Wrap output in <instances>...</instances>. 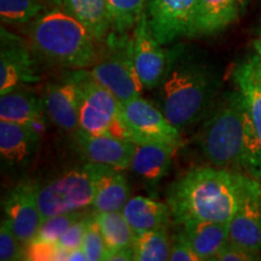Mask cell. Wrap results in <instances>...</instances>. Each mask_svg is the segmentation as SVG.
Here are the masks:
<instances>
[{
  "label": "cell",
  "mask_w": 261,
  "mask_h": 261,
  "mask_svg": "<svg viewBox=\"0 0 261 261\" xmlns=\"http://www.w3.org/2000/svg\"><path fill=\"white\" fill-rule=\"evenodd\" d=\"M104 166L87 162L61 172L44 182H35L42 221L54 215L86 211L92 207L97 181Z\"/></svg>",
  "instance_id": "5b68a950"
},
{
  "label": "cell",
  "mask_w": 261,
  "mask_h": 261,
  "mask_svg": "<svg viewBox=\"0 0 261 261\" xmlns=\"http://www.w3.org/2000/svg\"><path fill=\"white\" fill-rule=\"evenodd\" d=\"M107 261H129L133 260V249L107 250Z\"/></svg>",
  "instance_id": "d590c367"
},
{
  "label": "cell",
  "mask_w": 261,
  "mask_h": 261,
  "mask_svg": "<svg viewBox=\"0 0 261 261\" xmlns=\"http://www.w3.org/2000/svg\"><path fill=\"white\" fill-rule=\"evenodd\" d=\"M61 8L76 18L100 45L114 32L108 0H62Z\"/></svg>",
  "instance_id": "ffe728a7"
},
{
  "label": "cell",
  "mask_w": 261,
  "mask_h": 261,
  "mask_svg": "<svg viewBox=\"0 0 261 261\" xmlns=\"http://www.w3.org/2000/svg\"><path fill=\"white\" fill-rule=\"evenodd\" d=\"M85 254H86L89 261H100L106 260L107 244L104 241L100 228L98 226L96 219H94V212L92 219L90 220L87 226L86 233H85L83 247Z\"/></svg>",
  "instance_id": "4dcf8cb0"
},
{
  "label": "cell",
  "mask_w": 261,
  "mask_h": 261,
  "mask_svg": "<svg viewBox=\"0 0 261 261\" xmlns=\"http://www.w3.org/2000/svg\"><path fill=\"white\" fill-rule=\"evenodd\" d=\"M197 0H149L146 15L150 29L161 45L192 38Z\"/></svg>",
  "instance_id": "8fae6325"
},
{
  "label": "cell",
  "mask_w": 261,
  "mask_h": 261,
  "mask_svg": "<svg viewBox=\"0 0 261 261\" xmlns=\"http://www.w3.org/2000/svg\"><path fill=\"white\" fill-rule=\"evenodd\" d=\"M129 200V187L121 169L104 166L97 181L93 212L122 211Z\"/></svg>",
  "instance_id": "cb8c5ba5"
},
{
  "label": "cell",
  "mask_w": 261,
  "mask_h": 261,
  "mask_svg": "<svg viewBox=\"0 0 261 261\" xmlns=\"http://www.w3.org/2000/svg\"><path fill=\"white\" fill-rule=\"evenodd\" d=\"M46 9L44 0H0V18L5 25L24 27Z\"/></svg>",
  "instance_id": "484cf974"
},
{
  "label": "cell",
  "mask_w": 261,
  "mask_h": 261,
  "mask_svg": "<svg viewBox=\"0 0 261 261\" xmlns=\"http://www.w3.org/2000/svg\"><path fill=\"white\" fill-rule=\"evenodd\" d=\"M0 260L18 261L25 260V247L16 236L8 218L0 224Z\"/></svg>",
  "instance_id": "f546056e"
},
{
  "label": "cell",
  "mask_w": 261,
  "mask_h": 261,
  "mask_svg": "<svg viewBox=\"0 0 261 261\" xmlns=\"http://www.w3.org/2000/svg\"><path fill=\"white\" fill-rule=\"evenodd\" d=\"M81 71L83 69L73 70L64 79L48 83L45 87L42 100L46 115L65 132L74 133L79 128Z\"/></svg>",
  "instance_id": "7c38bea8"
},
{
  "label": "cell",
  "mask_w": 261,
  "mask_h": 261,
  "mask_svg": "<svg viewBox=\"0 0 261 261\" xmlns=\"http://www.w3.org/2000/svg\"><path fill=\"white\" fill-rule=\"evenodd\" d=\"M120 119L136 144L161 143L178 149L181 145L180 130L168 121L159 107L137 97L120 106Z\"/></svg>",
  "instance_id": "ba28073f"
},
{
  "label": "cell",
  "mask_w": 261,
  "mask_h": 261,
  "mask_svg": "<svg viewBox=\"0 0 261 261\" xmlns=\"http://www.w3.org/2000/svg\"><path fill=\"white\" fill-rule=\"evenodd\" d=\"M228 240L248 249L261 250V181L247 177L238 208L230 220Z\"/></svg>",
  "instance_id": "4fadbf2b"
},
{
  "label": "cell",
  "mask_w": 261,
  "mask_h": 261,
  "mask_svg": "<svg viewBox=\"0 0 261 261\" xmlns=\"http://www.w3.org/2000/svg\"><path fill=\"white\" fill-rule=\"evenodd\" d=\"M122 213L136 234L166 228L172 218L167 203L144 196L130 197L122 208Z\"/></svg>",
  "instance_id": "44dd1931"
},
{
  "label": "cell",
  "mask_w": 261,
  "mask_h": 261,
  "mask_svg": "<svg viewBox=\"0 0 261 261\" xmlns=\"http://www.w3.org/2000/svg\"><path fill=\"white\" fill-rule=\"evenodd\" d=\"M169 261H201L197 254L178 237L173 238L169 248Z\"/></svg>",
  "instance_id": "e575fe53"
},
{
  "label": "cell",
  "mask_w": 261,
  "mask_h": 261,
  "mask_svg": "<svg viewBox=\"0 0 261 261\" xmlns=\"http://www.w3.org/2000/svg\"><path fill=\"white\" fill-rule=\"evenodd\" d=\"M198 143L214 167L261 181V140L240 90L224 94L202 126Z\"/></svg>",
  "instance_id": "6da1fadb"
},
{
  "label": "cell",
  "mask_w": 261,
  "mask_h": 261,
  "mask_svg": "<svg viewBox=\"0 0 261 261\" xmlns=\"http://www.w3.org/2000/svg\"><path fill=\"white\" fill-rule=\"evenodd\" d=\"M247 177L208 166L189 169L168 189L167 204L174 224L188 220L228 223L240 204Z\"/></svg>",
  "instance_id": "7a4b0ae2"
},
{
  "label": "cell",
  "mask_w": 261,
  "mask_h": 261,
  "mask_svg": "<svg viewBox=\"0 0 261 261\" xmlns=\"http://www.w3.org/2000/svg\"><path fill=\"white\" fill-rule=\"evenodd\" d=\"M58 250L57 243L32 240L25 244V260H56Z\"/></svg>",
  "instance_id": "836d02e7"
},
{
  "label": "cell",
  "mask_w": 261,
  "mask_h": 261,
  "mask_svg": "<svg viewBox=\"0 0 261 261\" xmlns=\"http://www.w3.org/2000/svg\"><path fill=\"white\" fill-rule=\"evenodd\" d=\"M40 133L32 127L0 120V155L10 167L24 166L38 150Z\"/></svg>",
  "instance_id": "e0dca14e"
},
{
  "label": "cell",
  "mask_w": 261,
  "mask_h": 261,
  "mask_svg": "<svg viewBox=\"0 0 261 261\" xmlns=\"http://www.w3.org/2000/svg\"><path fill=\"white\" fill-rule=\"evenodd\" d=\"M169 248L171 243L166 228L136 234L132 248L133 260L166 261L169 257Z\"/></svg>",
  "instance_id": "4316f807"
},
{
  "label": "cell",
  "mask_w": 261,
  "mask_h": 261,
  "mask_svg": "<svg viewBox=\"0 0 261 261\" xmlns=\"http://www.w3.org/2000/svg\"><path fill=\"white\" fill-rule=\"evenodd\" d=\"M87 213L85 211L71 212V213H64L54 215L42 221L40 228H39L37 236L33 240L42 241V242L57 243L62 234L81 218L85 217Z\"/></svg>",
  "instance_id": "f1b7e54d"
},
{
  "label": "cell",
  "mask_w": 261,
  "mask_h": 261,
  "mask_svg": "<svg viewBox=\"0 0 261 261\" xmlns=\"http://www.w3.org/2000/svg\"><path fill=\"white\" fill-rule=\"evenodd\" d=\"M68 261H89V259H87L83 248H77V249L70 250L68 254Z\"/></svg>",
  "instance_id": "8d00e7d4"
},
{
  "label": "cell",
  "mask_w": 261,
  "mask_h": 261,
  "mask_svg": "<svg viewBox=\"0 0 261 261\" xmlns=\"http://www.w3.org/2000/svg\"><path fill=\"white\" fill-rule=\"evenodd\" d=\"M35 54L21 37L2 25L0 45V94L18 89L23 84L39 81Z\"/></svg>",
  "instance_id": "30bf717a"
},
{
  "label": "cell",
  "mask_w": 261,
  "mask_h": 261,
  "mask_svg": "<svg viewBox=\"0 0 261 261\" xmlns=\"http://www.w3.org/2000/svg\"><path fill=\"white\" fill-rule=\"evenodd\" d=\"M47 6H61L62 0H44Z\"/></svg>",
  "instance_id": "ab89813d"
},
{
  "label": "cell",
  "mask_w": 261,
  "mask_h": 261,
  "mask_svg": "<svg viewBox=\"0 0 261 261\" xmlns=\"http://www.w3.org/2000/svg\"><path fill=\"white\" fill-rule=\"evenodd\" d=\"M179 240L187 243L201 261H213L228 241L230 221L188 220L177 225Z\"/></svg>",
  "instance_id": "2e32d148"
},
{
  "label": "cell",
  "mask_w": 261,
  "mask_h": 261,
  "mask_svg": "<svg viewBox=\"0 0 261 261\" xmlns=\"http://www.w3.org/2000/svg\"><path fill=\"white\" fill-rule=\"evenodd\" d=\"M94 219L100 228L108 250L132 249L136 232L122 211L94 212Z\"/></svg>",
  "instance_id": "d4e9b609"
},
{
  "label": "cell",
  "mask_w": 261,
  "mask_h": 261,
  "mask_svg": "<svg viewBox=\"0 0 261 261\" xmlns=\"http://www.w3.org/2000/svg\"><path fill=\"white\" fill-rule=\"evenodd\" d=\"M259 259L260 252L241 247L228 240L220 252L214 256L213 261H255Z\"/></svg>",
  "instance_id": "d6a6232c"
},
{
  "label": "cell",
  "mask_w": 261,
  "mask_h": 261,
  "mask_svg": "<svg viewBox=\"0 0 261 261\" xmlns=\"http://www.w3.org/2000/svg\"><path fill=\"white\" fill-rule=\"evenodd\" d=\"M3 208L11 228L22 243L28 242L37 236L42 224L41 214L37 201L35 182L21 181L6 195Z\"/></svg>",
  "instance_id": "5bb4252c"
},
{
  "label": "cell",
  "mask_w": 261,
  "mask_h": 261,
  "mask_svg": "<svg viewBox=\"0 0 261 261\" xmlns=\"http://www.w3.org/2000/svg\"><path fill=\"white\" fill-rule=\"evenodd\" d=\"M45 114L44 100L19 87L0 97V120L29 126L41 135Z\"/></svg>",
  "instance_id": "ac0fdd59"
},
{
  "label": "cell",
  "mask_w": 261,
  "mask_h": 261,
  "mask_svg": "<svg viewBox=\"0 0 261 261\" xmlns=\"http://www.w3.org/2000/svg\"><path fill=\"white\" fill-rule=\"evenodd\" d=\"M92 214H86L85 217L81 218L77 221L71 225V226L68 228L65 232L62 234L60 240L57 241V246L60 248H63L65 250H74L77 249V248L83 247L84 237L85 233H86L87 226H89L90 220L92 219Z\"/></svg>",
  "instance_id": "1f68e13d"
},
{
  "label": "cell",
  "mask_w": 261,
  "mask_h": 261,
  "mask_svg": "<svg viewBox=\"0 0 261 261\" xmlns=\"http://www.w3.org/2000/svg\"><path fill=\"white\" fill-rule=\"evenodd\" d=\"M149 0H108L113 31L128 34L146 10Z\"/></svg>",
  "instance_id": "83f0119b"
},
{
  "label": "cell",
  "mask_w": 261,
  "mask_h": 261,
  "mask_svg": "<svg viewBox=\"0 0 261 261\" xmlns=\"http://www.w3.org/2000/svg\"><path fill=\"white\" fill-rule=\"evenodd\" d=\"M218 86L208 67L173 50L168 69L158 87V106L168 121L182 132L207 116Z\"/></svg>",
  "instance_id": "3957f363"
},
{
  "label": "cell",
  "mask_w": 261,
  "mask_h": 261,
  "mask_svg": "<svg viewBox=\"0 0 261 261\" xmlns=\"http://www.w3.org/2000/svg\"><path fill=\"white\" fill-rule=\"evenodd\" d=\"M254 48H255V54L260 57L261 60V34L259 35V38L254 41Z\"/></svg>",
  "instance_id": "f35d334b"
},
{
  "label": "cell",
  "mask_w": 261,
  "mask_h": 261,
  "mask_svg": "<svg viewBox=\"0 0 261 261\" xmlns=\"http://www.w3.org/2000/svg\"><path fill=\"white\" fill-rule=\"evenodd\" d=\"M233 81L243 94L261 140V60L257 55L244 58L233 70Z\"/></svg>",
  "instance_id": "603a6c76"
},
{
  "label": "cell",
  "mask_w": 261,
  "mask_h": 261,
  "mask_svg": "<svg viewBox=\"0 0 261 261\" xmlns=\"http://www.w3.org/2000/svg\"><path fill=\"white\" fill-rule=\"evenodd\" d=\"M175 150L177 149L173 146L161 143L136 144L130 167L148 184H156L171 168Z\"/></svg>",
  "instance_id": "7402d4cb"
},
{
  "label": "cell",
  "mask_w": 261,
  "mask_h": 261,
  "mask_svg": "<svg viewBox=\"0 0 261 261\" xmlns=\"http://www.w3.org/2000/svg\"><path fill=\"white\" fill-rule=\"evenodd\" d=\"M120 106L121 103L112 92L92 79L89 71L83 69L77 129L91 136L112 135L130 140L120 119Z\"/></svg>",
  "instance_id": "52a82bcc"
},
{
  "label": "cell",
  "mask_w": 261,
  "mask_h": 261,
  "mask_svg": "<svg viewBox=\"0 0 261 261\" xmlns=\"http://www.w3.org/2000/svg\"><path fill=\"white\" fill-rule=\"evenodd\" d=\"M74 138L77 148L89 162L100 163L117 169H127L132 165L136 143L112 135L91 136L76 129Z\"/></svg>",
  "instance_id": "9a60e30c"
},
{
  "label": "cell",
  "mask_w": 261,
  "mask_h": 261,
  "mask_svg": "<svg viewBox=\"0 0 261 261\" xmlns=\"http://www.w3.org/2000/svg\"><path fill=\"white\" fill-rule=\"evenodd\" d=\"M103 45L99 60L89 71L92 79L112 92L120 103L140 97L144 86L133 61L132 38L113 32Z\"/></svg>",
  "instance_id": "8992f818"
},
{
  "label": "cell",
  "mask_w": 261,
  "mask_h": 261,
  "mask_svg": "<svg viewBox=\"0 0 261 261\" xmlns=\"http://www.w3.org/2000/svg\"><path fill=\"white\" fill-rule=\"evenodd\" d=\"M28 39L35 56L67 69L92 68L102 54L99 42L61 6L38 16L28 25Z\"/></svg>",
  "instance_id": "277c9868"
},
{
  "label": "cell",
  "mask_w": 261,
  "mask_h": 261,
  "mask_svg": "<svg viewBox=\"0 0 261 261\" xmlns=\"http://www.w3.org/2000/svg\"><path fill=\"white\" fill-rule=\"evenodd\" d=\"M237 0H197L194 19V37L217 34L238 19Z\"/></svg>",
  "instance_id": "d6986e66"
},
{
  "label": "cell",
  "mask_w": 261,
  "mask_h": 261,
  "mask_svg": "<svg viewBox=\"0 0 261 261\" xmlns=\"http://www.w3.org/2000/svg\"><path fill=\"white\" fill-rule=\"evenodd\" d=\"M132 52L136 70L146 90L158 89L168 69L171 51L163 50L150 29L146 10L132 29Z\"/></svg>",
  "instance_id": "9c48e42d"
},
{
  "label": "cell",
  "mask_w": 261,
  "mask_h": 261,
  "mask_svg": "<svg viewBox=\"0 0 261 261\" xmlns=\"http://www.w3.org/2000/svg\"><path fill=\"white\" fill-rule=\"evenodd\" d=\"M250 2H252V0H237V4H238V8H240L241 14H243V12L246 11L247 6L249 5Z\"/></svg>",
  "instance_id": "74e56055"
}]
</instances>
